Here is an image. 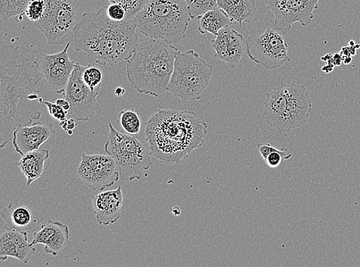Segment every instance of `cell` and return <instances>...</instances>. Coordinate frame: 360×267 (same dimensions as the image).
I'll return each instance as SVG.
<instances>
[{"instance_id":"obj_37","label":"cell","mask_w":360,"mask_h":267,"mask_svg":"<svg viewBox=\"0 0 360 267\" xmlns=\"http://www.w3.org/2000/svg\"><path fill=\"white\" fill-rule=\"evenodd\" d=\"M334 66H335L333 64L328 63V65H326L325 66H323V68H322V71H323L326 73H329L333 70Z\"/></svg>"},{"instance_id":"obj_39","label":"cell","mask_w":360,"mask_h":267,"mask_svg":"<svg viewBox=\"0 0 360 267\" xmlns=\"http://www.w3.org/2000/svg\"><path fill=\"white\" fill-rule=\"evenodd\" d=\"M172 212L174 216H179L181 214V209L178 206H174L172 209Z\"/></svg>"},{"instance_id":"obj_5","label":"cell","mask_w":360,"mask_h":267,"mask_svg":"<svg viewBox=\"0 0 360 267\" xmlns=\"http://www.w3.org/2000/svg\"><path fill=\"white\" fill-rule=\"evenodd\" d=\"M191 20L186 0H148L135 18L142 35L170 44L186 38Z\"/></svg>"},{"instance_id":"obj_21","label":"cell","mask_w":360,"mask_h":267,"mask_svg":"<svg viewBox=\"0 0 360 267\" xmlns=\"http://www.w3.org/2000/svg\"><path fill=\"white\" fill-rule=\"evenodd\" d=\"M49 155L48 149H39L22 156L21 160L15 163V166H18L27 178V186L43 176L45 163Z\"/></svg>"},{"instance_id":"obj_15","label":"cell","mask_w":360,"mask_h":267,"mask_svg":"<svg viewBox=\"0 0 360 267\" xmlns=\"http://www.w3.org/2000/svg\"><path fill=\"white\" fill-rule=\"evenodd\" d=\"M211 44L215 59L225 63L230 69L236 68L245 54L244 37L230 27L221 30Z\"/></svg>"},{"instance_id":"obj_16","label":"cell","mask_w":360,"mask_h":267,"mask_svg":"<svg viewBox=\"0 0 360 267\" xmlns=\"http://www.w3.org/2000/svg\"><path fill=\"white\" fill-rule=\"evenodd\" d=\"M56 130L53 123L36 122L31 125H20L13 135V145L21 156L40 149V147L53 137Z\"/></svg>"},{"instance_id":"obj_31","label":"cell","mask_w":360,"mask_h":267,"mask_svg":"<svg viewBox=\"0 0 360 267\" xmlns=\"http://www.w3.org/2000/svg\"><path fill=\"white\" fill-rule=\"evenodd\" d=\"M39 102L41 104H45L47 107L49 113L53 116L54 119L62 122L68 118L69 111H67L60 106L56 103L45 101L44 98L40 97Z\"/></svg>"},{"instance_id":"obj_1","label":"cell","mask_w":360,"mask_h":267,"mask_svg":"<svg viewBox=\"0 0 360 267\" xmlns=\"http://www.w3.org/2000/svg\"><path fill=\"white\" fill-rule=\"evenodd\" d=\"M34 62L22 56L18 48L3 46L0 61V147L4 148L13 139L20 125H31L41 118L40 97L37 88L41 80L32 76L30 70Z\"/></svg>"},{"instance_id":"obj_32","label":"cell","mask_w":360,"mask_h":267,"mask_svg":"<svg viewBox=\"0 0 360 267\" xmlns=\"http://www.w3.org/2000/svg\"><path fill=\"white\" fill-rule=\"evenodd\" d=\"M106 14L108 18L116 22H122L127 20V11L120 4L111 3L106 6Z\"/></svg>"},{"instance_id":"obj_18","label":"cell","mask_w":360,"mask_h":267,"mask_svg":"<svg viewBox=\"0 0 360 267\" xmlns=\"http://www.w3.org/2000/svg\"><path fill=\"white\" fill-rule=\"evenodd\" d=\"M122 205L123 193L120 186L115 190L103 191L91 200L97 222L104 226L115 223L120 219Z\"/></svg>"},{"instance_id":"obj_19","label":"cell","mask_w":360,"mask_h":267,"mask_svg":"<svg viewBox=\"0 0 360 267\" xmlns=\"http://www.w3.org/2000/svg\"><path fill=\"white\" fill-rule=\"evenodd\" d=\"M27 232L6 229L0 236V260L5 261L9 257L18 259L28 264L37 249L29 243Z\"/></svg>"},{"instance_id":"obj_33","label":"cell","mask_w":360,"mask_h":267,"mask_svg":"<svg viewBox=\"0 0 360 267\" xmlns=\"http://www.w3.org/2000/svg\"><path fill=\"white\" fill-rule=\"evenodd\" d=\"M359 45L343 46L340 50L342 60L347 57H352L356 54V49L359 48Z\"/></svg>"},{"instance_id":"obj_6","label":"cell","mask_w":360,"mask_h":267,"mask_svg":"<svg viewBox=\"0 0 360 267\" xmlns=\"http://www.w3.org/2000/svg\"><path fill=\"white\" fill-rule=\"evenodd\" d=\"M262 118L280 132L304 126L312 111L311 96L304 85L281 82L266 94Z\"/></svg>"},{"instance_id":"obj_3","label":"cell","mask_w":360,"mask_h":267,"mask_svg":"<svg viewBox=\"0 0 360 267\" xmlns=\"http://www.w3.org/2000/svg\"><path fill=\"white\" fill-rule=\"evenodd\" d=\"M207 128L193 112L159 111L146 124V141L154 158L177 164L202 146Z\"/></svg>"},{"instance_id":"obj_34","label":"cell","mask_w":360,"mask_h":267,"mask_svg":"<svg viewBox=\"0 0 360 267\" xmlns=\"http://www.w3.org/2000/svg\"><path fill=\"white\" fill-rule=\"evenodd\" d=\"M60 127L66 132L73 130L77 127V120L72 118H67L60 122Z\"/></svg>"},{"instance_id":"obj_17","label":"cell","mask_w":360,"mask_h":267,"mask_svg":"<svg viewBox=\"0 0 360 267\" xmlns=\"http://www.w3.org/2000/svg\"><path fill=\"white\" fill-rule=\"evenodd\" d=\"M6 228L31 233L39 231L43 227L44 216L40 212L25 206L15 200L1 211Z\"/></svg>"},{"instance_id":"obj_11","label":"cell","mask_w":360,"mask_h":267,"mask_svg":"<svg viewBox=\"0 0 360 267\" xmlns=\"http://www.w3.org/2000/svg\"><path fill=\"white\" fill-rule=\"evenodd\" d=\"M86 66L75 63V69L67 85L64 97L70 104L68 118L86 122L94 118L99 109V91L91 90L84 82L82 74Z\"/></svg>"},{"instance_id":"obj_9","label":"cell","mask_w":360,"mask_h":267,"mask_svg":"<svg viewBox=\"0 0 360 267\" xmlns=\"http://www.w3.org/2000/svg\"><path fill=\"white\" fill-rule=\"evenodd\" d=\"M46 11L35 26L44 33L48 44L62 45L74 32L77 20L75 0H45Z\"/></svg>"},{"instance_id":"obj_30","label":"cell","mask_w":360,"mask_h":267,"mask_svg":"<svg viewBox=\"0 0 360 267\" xmlns=\"http://www.w3.org/2000/svg\"><path fill=\"white\" fill-rule=\"evenodd\" d=\"M292 157V154L288 152L285 147H283L278 151H273L268 155L264 162L269 168L274 169L278 168L283 161H288Z\"/></svg>"},{"instance_id":"obj_35","label":"cell","mask_w":360,"mask_h":267,"mask_svg":"<svg viewBox=\"0 0 360 267\" xmlns=\"http://www.w3.org/2000/svg\"><path fill=\"white\" fill-rule=\"evenodd\" d=\"M56 104L64 108V109L67 111H70V104L65 98L58 99L56 101Z\"/></svg>"},{"instance_id":"obj_38","label":"cell","mask_w":360,"mask_h":267,"mask_svg":"<svg viewBox=\"0 0 360 267\" xmlns=\"http://www.w3.org/2000/svg\"><path fill=\"white\" fill-rule=\"evenodd\" d=\"M125 94V89L124 88H122V87H117L115 89V94L117 96V97H122L123 96L124 94Z\"/></svg>"},{"instance_id":"obj_8","label":"cell","mask_w":360,"mask_h":267,"mask_svg":"<svg viewBox=\"0 0 360 267\" xmlns=\"http://www.w3.org/2000/svg\"><path fill=\"white\" fill-rule=\"evenodd\" d=\"M213 66L193 49L176 55L174 71L167 91L185 101H197L210 83Z\"/></svg>"},{"instance_id":"obj_27","label":"cell","mask_w":360,"mask_h":267,"mask_svg":"<svg viewBox=\"0 0 360 267\" xmlns=\"http://www.w3.org/2000/svg\"><path fill=\"white\" fill-rule=\"evenodd\" d=\"M217 8H219L217 0H193V1L188 5L191 19L198 18V16L217 9Z\"/></svg>"},{"instance_id":"obj_24","label":"cell","mask_w":360,"mask_h":267,"mask_svg":"<svg viewBox=\"0 0 360 267\" xmlns=\"http://www.w3.org/2000/svg\"><path fill=\"white\" fill-rule=\"evenodd\" d=\"M31 0H0V14L4 21L15 18L22 22L25 12Z\"/></svg>"},{"instance_id":"obj_22","label":"cell","mask_w":360,"mask_h":267,"mask_svg":"<svg viewBox=\"0 0 360 267\" xmlns=\"http://www.w3.org/2000/svg\"><path fill=\"white\" fill-rule=\"evenodd\" d=\"M219 8L232 23H250L257 13L256 0H217Z\"/></svg>"},{"instance_id":"obj_14","label":"cell","mask_w":360,"mask_h":267,"mask_svg":"<svg viewBox=\"0 0 360 267\" xmlns=\"http://www.w3.org/2000/svg\"><path fill=\"white\" fill-rule=\"evenodd\" d=\"M70 47V43H68L60 52L54 54L39 53L34 61L41 79L58 94H64L75 66L69 55Z\"/></svg>"},{"instance_id":"obj_28","label":"cell","mask_w":360,"mask_h":267,"mask_svg":"<svg viewBox=\"0 0 360 267\" xmlns=\"http://www.w3.org/2000/svg\"><path fill=\"white\" fill-rule=\"evenodd\" d=\"M108 1L123 6L127 11V19L135 20L136 16L143 10L148 0H108Z\"/></svg>"},{"instance_id":"obj_25","label":"cell","mask_w":360,"mask_h":267,"mask_svg":"<svg viewBox=\"0 0 360 267\" xmlns=\"http://www.w3.org/2000/svg\"><path fill=\"white\" fill-rule=\"evenodd\" d=\"M141 114L137 109H127L120 114L121 128L130 135H136L141 129Z\"/></svg>"},{"instance_id":"obj_41","label":"cell","mask_w":360,"mask_h":267,"mask_svg":"<svg viewBox=\"0 0 360 267\" xmlns=\"http://www.w3.org/2000/svg\"><path fill=\"white\" fill-rule=\"evenodd\" d=\"M192 1H193V0H186L188 5H189Z\"/></svg>"},{"instance_id":"obj_2","label":"cell","mask_w":360,"mask_h":267,"mask_svg":"<svg viewBox=\"0 0 360 267\" xmlns=\"http://www.w3.org/2000/svg\"><path fill=\"white\" fill-rule=\"evenodd\" d=\"M135 20L116 22L108 18L106 6L86 13L74 28L75 49L86 53L99 65L113 68L128 61L139 45Z\"/></svg>"},{"instance_id":"obj_12","label":"cell","mask_w":360,"mask_h":267,"mask_svg":"<svg viewBox=\"0 0 360 267\" xmlns=\"http://www.w3.org/2000/svg\"><path fill=\"white\" fill-rule=\"evenodd\" d=\"M320 0H265L267 9L274 15V29L289 32L292 24L307 27L313 20Z\"/></svg>"},{"instance_id":"obj_23","label":"cell","mask_w":360,"mask_h":267,"mask_svg":"<svg viewBox=\"0 0 360 267\" xmlns=\"http://www.w3.org/2000/svg\"><path fill=\"white\" fill-rule=\"evenodd\" d=\"M197 23L198 30L202 35L211 33L217 36L221 30L230 27L232 22L224 11L217 8L198 16Z\"/></svg>"},{"instance_id":"obj_29","label":"cell","mask_w":360,"mask_h":267,"mask_svg":"<svg viewBox=\"0 0 360 267\" xmlns=\"http://www.w3.org/2000/svg\"><path fill=\"white\" fill-rule=\"evenodd\" d=\"M46 11L45 0H31L27 7L25 15L32 22H37L43 18Z\"/></svg>"},{"instance_id":"obj_13","label":"cell","mask_w":360,"mask_h":267,"mask_svg":"<svg viewBox=\"0 0 360 267\" xmlns=\"http://www.w3.org/2000/svg\"><path fill=\"white\" fill-rule=\"evenodd\" d=\"M78 174L87 187L96 191L111 187L121 178L118 166L108 154H83Z\"/></svg>"},{"instance_id":"obj_7","label":"cell","mask_w":360,"mask_h":267,"mask_svg":"<svg viewBox=\"0 0 360 267\" xmlns=\"http://www.w3.org/2000/svg\"><path fill=\"white\" fill-rule=\"evenodd\" d=\"M108 127L110 132L105 151L114 159L120 178L124 181L141 180L153 164V156L148 142L117 130L111 123Z\"/></svg>"},{"instance_id":"obj_36","label":"cell","mask_w":360,"mask_h":267,"mask_svg":"<svg viewBox=\"0 0 360 267\" xmlns=\"http://www.w3.org/2000/svg\"><path fill=\"white\" fill-rule=\"evenodd\" d=\"M342 62V56L340 54H335L333 55L330 61L328 63L334 65L335 66H340Z\"/></svg>"},{"instance_id":"obj_10","label":"cell","mask_w":360,"mask_h":267,"mask_svg":"<svg viewBox=\"0 0 360 267\" xmlns=\"http://www.w3.org/2000/svg\"><path fill=\"white\" fill-rule=\"evenodd\" d=\"M246 51L251 61L268 70L290 62L286 41L278 30L270 27L261 35L250 36L246 42Z\"/></svg>"},{"instance_id":"obj_26","label":"cell","mask_w":360,"mask_h":267,"mask_svg":"<svg viewBox=\"0 0 360 267\" xmlns=\"http://www.w3.org/2000/svg\"><path fill=\"white\" fill-rule=\"evenodd\" d=\"M82 78L86 85L93 91H100L101 88L103 73L101 69L95 66H87L82 74Z\"/></svg>"},{"instance_id":"obj_40","label":"cell","mask_w":360,"mask_h":267,"mask_svg":"<svg viewBox=\"0 0 360 267\" xmlns=\"http://www.w3.org/2000/svg\"><path fill=\"white\" fill-rule=\"evenodd\" d=\"M332 56H333V54H328L325 55L324 56H323V57L321 58V60H322L323 61H325V62L328 63V61H330V59H331Z\"/></svg>"},{"instance_id":"obj_20","label":"cell","mask_w":360,"mask_h":267,"mask_svg":"<svg viewBox=\"0 0 360 267\" xmlns=\"http://www.w3.org/2000/svg\"><path fill=\"white\" fill-rule=\"evenodd\" d=\"M70 232L67 225L60 222L49 221L41 228L33 233L32 244H43L45 252L56 256L70 241Z\"/></svg>"},{"instance_id":"obj_4","label":"cell","mask_w":360,"mask_h":267,"mask_svg":"<svg viewBox=\"0 0 360 267\" xmlns=\"http://www.w3.org/2000/svg\"><path fill=\"white\" fill-rule=\"evenodd\" d=\"M177 47L150 39L139 44L127 61L129 81L139 94L159 97L169 87Z\"/></svg>"},{"instance_id":"obj_42","label":"cell","mask_w":360,"mask_h":267,"mask_svg":"<svg viewBox=\"0 0 360 267\" xmlns=\"http://www.w3.org/2000/svg\"><path fill=\"white\" fill-rule=\"evenodd\" d=\"M68 132L70 135H73V130H70L69 132Z\"/></svg>"}]
</instances>
